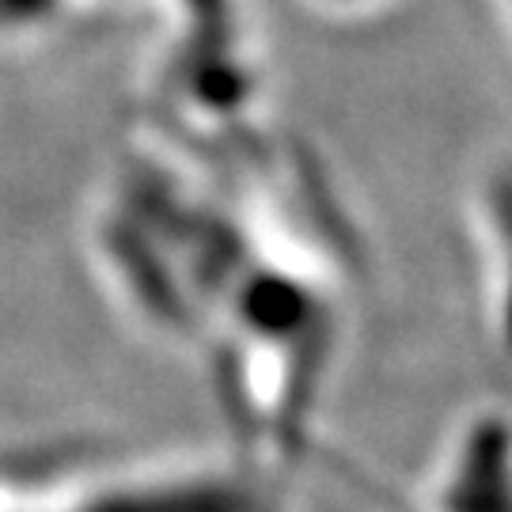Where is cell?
<instances>
[{
  "label": "cell",
  "instance_id": "obj_1",
  "mask_svg": "<svg viewBox=\"0 0 512 512\" xmlns=\"http://www.w3.org/2000/svg\"><path fill=\"white\" fill-rule=\"evenodd\" d=\"M429 512H512V414H478L456 437Z\"/></svg>",
  "mask_w": 512,
  "mask_h": 512
},
{
  "label": "cell",
  "instance_id": "obj_3",
  "mask_svg": "<svg viewBox=\"0 0 512 512\" xmlns=\"http://www.w3.org/2000/svg\"><path fill=\"white\" fill-rule=\"evenodd\" d=\"M118 512H258L251 497L236 494V490H175V494L141 497Z\"/></svg>",
  "mask_w": 512,
  "mask_h": 512
},
{
  "label": "cell",
  "instance_id": "obj_2",
  "mask_svg": "<svg viewBox=\"0 0 512 512\" xmlns=\"http://www.w3.org/2000/svg\"><path fill=\"white\" fill-rule=\"evenodd\" d=\"M486 232H490V281H494V323L497 338L512 361V164L497 171L486 186Z\"/></svg>",
  "mask_w": 512,
  "mask_h": 512
}]
</instances>
